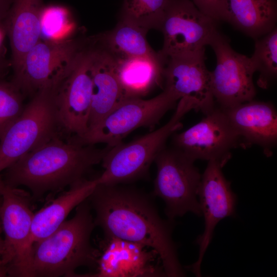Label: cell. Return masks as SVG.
<instances>
[{
  "label": "cell",
  "instance_id": "obj_1",
  "mask_svg": "<svg viewBox=\"0 0 277 277\" xmlns=\"http://www.w3.org/2000/svg\"><path fill=\"white\" fill-rule=\"evenodd\" d=\"M88 200L95 212V225L105 236L144 245L156 252L166 276L185 275L171 225L160 216L150 196L122 184H97Z\"/></svg>",
  "mask_w": 277,
  "mask_h": 277
},
{
  "label": "cell",
  "instance_id": "obj_2",
  "mask_svg": "<svg viewBox=\"0 0 277 277\" xmlns=\"http://www.w3.org/2000/svg\"><path fill=\"white\" fill-rule=\"evenodd\" d=\"M111 148L64 142L57 136L8 168L4 182L10 187H26L32 197L38 199L47 192L61 190L84 179Z\"/></svg>",
  "mask_w": 277,
  "mask_h": 277
},
{
  "label": "cell",
  "instance_id": "obj_3",
  "mask_svg": "<svg viewBox=\"0 0 277 277\" xmlns=\"http://www.w3.org/2000/svg\"><path fill=\"white\" fill-rule=\"evenodd\" d=\"M91 209L87 199L76 207L73 217L33 244L32 276H76L78 268L95 266L98 250L90 242L95 226Z\"/></svg>",
  "mask_w": 277,
  "mask_h": 277
},
{
  "label": "cell",
  "instance_id": "obj_4",
  "mask_svg": "<svg viewBox=\"0 0 277 277\" xmlns=\"http://www.w3.org/2000/svg\"><path fill=\"white\" fill-rule=\"evenodd\" d=\"M192 110L197 111L196 104L182 97L164 125L129 143L112 147L101 162L104 170L96 179L97 184H124L146 178L151 165L165 147L168 138L182 128V118Z\"/></svg>",
  "mask_w": 277,
  "mask_h": 277
},
{
  "label": "cell",
  "instance_id": "obj_5",
  "mask_svg": "<svg viewBox=\"0 0 277 277\" xmlns=\"http://www.w3.org/2000/svg\"><path fill=\"white\" fill-rule=\"evenodd\" d=\"M58 85L45 87L32 96L0 139V172L23 155L58 136L61 127L55 100Z\"/></svg>",
  "mask_w": 277,
  "mask_h": 277
},
{
  "label": "cell",
  "instance_id": "obj_6",
  "mask_svg": "<svg viewBox=\"0 0 277 277\" xmlns=\"http://www.w3.org/2000/svg\"><path fill=\"white\" fill-rule=\"evenodd\" d=\"M180 97L166 89L150 99L131 98L122 101L97 125L81 136L68 140L82 145L104 143L113 147L140 127L153 129Z\"/></svg>",
  "mask_w": 277,
  "mask_h": 277
},
{
  "label": "cell",
  "instance_id": "obj_7",
  "mask_svg": "<svg viewBox=\"0 0 277 277\" xmlns=\"http://www.w3.org/2000/svg\"><path fill=\"white\" fill-rule=\"evenodd\" d=\"M154 162L157 172L153 193L164 202L169 220L188 212L202 215L198 200L202 174L194 161L173 147H165Z\"/></svg>",
  "mask_w": 277,
  "mask_h": 277
},
{
  "label": "cell",
  "instance_id": "obj_8",
  "mask_svg": "<svg viewBox=\"0 0 277 277\" xmlns=\"http://www.w3.org/2000/svg\"><path fill=\"white\" fill-rule=\"evenodd\" d=\"M31 195L26 191L6 186L2 195L0 222L5 238L0 263L8 275L32 277L31 225L34 213Z\"/></svg>",
  "mask_w": 277,
  "mask_h": 277
},
{
  "label": "cell",
  "instance_id": "obj_9",
  "mask_svg": "<svg viewBox=\"0 0 277 277\" xmlns=\"http://www.w3.org/2000/svg\"><path fill=\"white\" fill-rule=\"evenodd\" d=\"M86 41L72 38L60 41L40 39L27 53L11 82L23 95L60 84Z\"/></svg>",
  "mask_w": 277,
  "mask_h": 277
},
{
  "label": "cell",
  "instance_id": "obj_10",
  "mask_svg": "<svg viewBox=\"0 0 277 277\" xmlns=\"http://www.w3.org/2000/svg\"><path fill=\"white\" fill-rule=\"evenodd\" d=\"M217 22L191 0H169L160 29L164 40L159 53L167 60L205 49L218 30Z\"/></svg>",
  "mask_w": 277,
  "mask_h": 277
},
{
  "label": "cell",
  "instance_id": "obj_11",
  "mask_svg": "<svg viewBox=\"0 0 277 277\" xmlns=\"http://www.w3.org/2000/svg\"><path fill=\"white\" fill-rule=\"evenodd\" d=\"M209 45L216 59L210 78L213 95L219 107L227 109L253 100L256 89L253 75L255 71L250 57L234 50L229 39L219 30Z\"/></svg>",
  "mask_w": 277,
  "mask_h": 277
},
{
  "label": "cell",
  "instance_id": "obj_12",
  "mask_svg": "<svg viewBox=\"0 0 277 277\" xmlns=\"http://www.w3.org/2000/svg\"><path fill=\"white\" fill-rule=\"evenodd\" d=\"M92 90L91 47L87 39L56 91L60 126L72 136H81L88 130Z\"/></svg>",
  "mask_w": 277,
  "mask_h": 277
},
{
  "label": "cell",
  "instance_id": "obj_13",
  "mask_svg": "<svg viewBox=\"0 0 277 277\" xmlns=\"http://www.w3.org/2000/svg\"><path fill=\"white\" fill-rule=\"evenodd\" d=\"M205 114L195 125L173 135L172 147L194 161H214L224 166L231 150L240 145L239 136L222 108L215 107Z\"/></svg>",
  "mask_w": 277,
  "mask_h": 277
},
{
  "label": "cell",
  "instance_id": "obj_14",
  "mask_svg": "<svg viewBox=\"0 0 277 277\" xmlns=\"http://www.w3.org/2000/svg\"><path fill=\"white\" fill-rule=\"evenodd\" d=\"M220 163L210 161L202 174L198 191V200L202 215L204 218V230L196 239L199 256L189 268L197 276H201V264L210 243L214 228L224 218L235 214L236 196L232 191L230 182L225 177Z\"/></svg>",
  "mask_w": 277,
  "mask_h": 277
},
{
  "label": "cell",
  "instance_id": "obj_15",
  "mask_svg": "<svg viewBox=\"0 0 277 277\" xmlns=\"http://www.w3.org/2000/svg\"><path fill=\"white\" fill-rule=\"evenodd\" d=\"M96 261V272L83 276H166L155 251L140 243L104 236Z\"/></svg>",
  "mask_w": 277,
  "mask_h": 277
},
{
  "label": "cell",
  "instance_id": "obj_16",
  "mask_svg": "<svg viewBox=\"0 0 277 277\" xmlns=\"http://www.w3.org/2000/svg\"><path fill=\"white\" fill-rule=\"evenodd\" d=\"M205 49L167 60L164 72L165 89L180 98L187 97L206 114L215 108L210 71L206 67Z\"/></svg>",
  "mask_w": 277,
  "mask_h": 277
},
{
  "label": "cell",
  "instance_id": "obj_17",
  "mask_svg": "<svg viewBox=\"0 0 277 277\" xmlns=\"http://www.w3.org/2000/svg\"><path fill=\"white\" fill-rule=\"evenodd\" d=\"M223 109L239 135L241 146L256 145L271 155L277 141V114L272 104L252 100Z\"/></svg>",
  "mask_w": 277,
  "mask_h": 277
},
{
  "label": "cell",
  "instance_id": "obj_18",
  "mask_svg": "<svg viewBox=\"0 0 277 277\" xmlns=\"http://www.w3.org/2000/svg\"><path fill=\"white\" fill-rule=\"evenodd\" d=\"M91 47L92 90L88 130L123 101L115 72L114 56L96 37L91 39Z\"/></svg>",
  "mask_w": 277,
  "mask_h": 277
},
{
  "label": "cell",
  "instance_id": "obj_19",
  "mask_svg": "<svg viewBox=\"0 0 277 277\" xmlns=\"http://www.w3.org/2000/svg\"><path fill=\"white\" fill-rule=\"evenodd\" d=\"M42 0H13L4 21L11 49L13 73L29 51L40 40Z\"/></svg>",
  "mask_w": 277,
  "mask_h": 277
},
{
  "label": "cell",
  "instance_id": "obj_20",
  "mask_svg": "<svg viewBox=\"0 0 277 277\" xmlns=\"http://www.w3.org/2000/svg\"><path fill=\"white\" fill-rule=\"evenodd\" d=\"M114 58L123 101L143 98L164 81L167 61L159 52L153 56Z\"/></svg>",
  "mask_w": 277,
  "mask_h": 277
},
{
  "label": "cell",
  "instance_id": "obj_21",
  "mask_svg": "<svg viewBox=\"0 0 277 277\" xmlns=\"http://www.w3.org/2000/svg\"><path fill=\"white\" fill-rule=\"evenodd\" d=\"M276 0H225L221 21L254 40L276 27Z\"/></svg>",
  "mask_w": 277,
  "mask_h": 277
},
{
  "label": "cell",
  "instance_id": "obj_22",
  "mask_svg": "<svg viewBox=\"0 0 277 277\" xmlns=\"http://www.w3.org/2000/svg\"><path fill=\"white\" fill-rule=\"evenodd\" d=\"M97 184L96 179L88 180L84 178L70 186L68 190L34 213L31 230L32 244L56 230L72 209L88 199Z\"/></svg>",
  "mask_w": 277,
  "mask_h": 277
},
{
  "label": "cell",
  "instance_id": "obj_23",
  "mask_svg": "<svg viewBox=\"0 0 277 277\" xmlns=\"http://www.w3.org/2000/svg\"><path fill=\"white\" fill-rule=\"evenodd\" d=\"M148 31L120 19L111 31L96 36L100 43L116 57L153 56L157 54L149 46Z\"/></svg>",
  "mask_w": 277,
  "mask_h": 277
},
{
  "label": "cell",
  "instance_id": "obj_24",
  "mask_svg": "<svg viewBox=\"0 0 277 277\" xmlns=\"http://www.w3.org/2000/svg\"><path fill=\"white\" fill-rule=\"evenodd\" d=\"M169 0H124L121 19L147 31L160 30Z\"/></svg>",
  "mask_w": 277,
  "mask_h": 277
},
{
  "label": "cell",
  "instance_id": "obj_25",
  "mask_svg": "<svg viewBox=\"0 0 277 277\" xmlns=\"http://www.w3.org/2000/svg\"><path fill=\"white\" fill-rule=\"evenodd\" d=\"M255 71L260 73L257 84L266 89L277 75V28L255 39L254 50L250 57Z\"/></svg>",
  "mask_w": 277,
  "mask_h": 277
},
{
  "label": "cell",
  "instance_id": "obj_26",
  "mask_svg": "<svg viewBox=\"0 0 277 277\" xmlns=\"http://www.w3.org/2000/svg\"><path fill=\"white\" fill-rule=\"evenodd\" d=\"M40 39L60 41L70 38L74 24L68 9L61 6H44L41 16Z\"/></svg>",
  "mask_w": 277,
  "mask_h": 277
},
{
  "label": "cell",
  "instance_id": "obj_27",
  "mask_svg": "<svg viewBox=\"0 0 277 277\" xmlns=\"http://www.w3.org/2000/svg\"><path fill=\"white\" fill-rule=\"evenodd\" d=\"M23 95L11 81L0 79V139L22 113Z\"/></svg>",
  "mask_w": 277,
  "mask_h": 277
},
{
  "label": "cell",
  "instance_id": "obj_28",
  "mask_svg": "<svg viewBox=\"0 0 277 277\" xmlns=\"http://www.w3.org/2000/svg\"><path fill=\"white\" fill-rule=\"evenodd\" d=\"M203 13L219 22L225 0H191Z\"/></svg>",
  "mask_w": 277,
  "mask_h": 277
},
{
  "label": "cell",
  "instance_id": "obj_29",
  "mask_svg": "<svg viewBox=\"0 0 277 277\" xmlns=\"http://www.w3.org/2000/svg\"><path fill=\"white\" fill-rule=\"evenodd\" d=\"M13 0H0V23L4 22Z\"/></svg>",
  "mask_w": 277,
  "mask_h": 277
},
{
  "label": "cell",
  "instance_id": "obj_30",
  "mask_svg": "<svg viewBox=\"0 0 277 277\" xmlns=\"http://www.w3.org/2000/svg\"><path fill=\"white\" fill-rule=\"evenodd\" d=\"M6 32L4 24L0 23V55H2V45L4 37V33Z\"/></svg>",
  "mask_w": 277,
  "mask_h": 277
},
{
  "label": "cell",
  "instance_id": "obj_31",
  "mask_svg": "<svg viewBox=\"0 0 277 277\" xmlns=\"http://www.w3.org/2000/svg\"><path fill=\"white\" fill-rule=\"evenodd\" d=\"M8 275L7 267L0 263V277L6 276Z\"/></svg>",
  "mask_w": 277,
  "mask_h": 277
},
{
  "label": "cell",
  "instance_id": "obj_32",
  "mask_svg": "<svg viewBox=\"0 0 277 277\" xmlns=\"http://www.w3.org/2000/svg\"><path fill=\"white\" fill-rule=\"evenodd\" d=\"M3 231L2 225L0 222V256L2 255V254L3 253L4 249V239L2 238L1 237V233Z\"/></svg>",
  "mask_w": 277,
  "mask_h": 277
},
{
  "label": "cell",
  "instance_id": "obj_33",
  "mask_svg": "<svg viewBox=\"0 0 277 277\" xmlns=\"http://www.w3.org/2000/svg\"><path fill=\"white\" fill-rule=\"evenodd\" d=\"M6 188V185H5L4 182L0 178V197H2V195L4 193Z\"/></svg>",
  "mask_w": 277,
  "mask_h": 277
},
{
  "label": "cell",
  "instance_id": "obj_34",
  "mask_svg": "<svg viewBox=\"0 0 277 277\" xmlns=\"http://www.w3.org/2000/svg\"><path fill=\"white\" fill-rule=\"evenodd\" d=\"M6 67V63L2 57V55H0V72Z\"/></svg>",
  "mask_w": 277,
  "mask_h": 277
},
{
  "label": "cell",
  "instance_id": "obj_35",
  "mask_svg": "<svg viewBox=\"0 0 277 277\" xmlns=\"http://www.w3.org/2000/svg\"><path fill=\"white\" fill-rule=\"evenodd\" d=\"M1 202H2V197H0V206H1Z\"/></svg>",
  "mask_w": 277,
  "mask_h": 277
}]
</instances>
